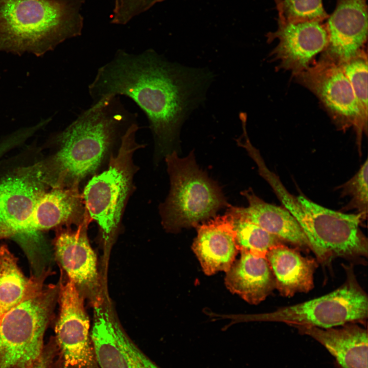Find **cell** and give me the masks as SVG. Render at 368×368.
Listing matches in <instances>:
<instances>
[{
  "mask_svg": "<svg viewBox=\"0 0 368 368\" xmlns=\"http://www.w3.org/2000/svg\"><path fill=\"white\" fill-rule=\"evenodd\" d=\"M50 355H41L35 361L26 368H48Z\"/></svg>",
  "mask_w": 368,
  "mask_h": 368,
  "instance_id": "cell-28",
  "label": "cell"
},
{
  "mask_svg": "<svg viewBox=\"0 0 368 368\" xmlns=\"http://www.w3.org/2000/svg\"><path fill=\"white\" fill-rule=\"evenodd\" d=\"M122 0H115L114 2V7L113 11V13H114L118 9L120 6Z\"/></svg>",
  "mask_w": 368,
  "mask_h": 368,
  "instance_id": "cell-30",
  "label": "cell"
},
{
  "mask_svg": "<svg viewBox=\"0 0 368 368\" xmlns=\"http://www.w3.org/2000/svg\"><path fill=\"white\" fill-rule=\"evenodd\" d=\"M295 77L318 98L339 129L354 128L360 154L362 135L367 131L362 125L351 84L339 65L322 55Z\"/></svg>",
  "mask_w": 368,
  "mask_h": 368,
  "instance_id": "cell-9",
  "label": "cell"
},
{
  "mask_svg": "<svg viewBox=\"0 0 368 368\" xmlns=\"http://www.w3.org/2000/svg\"><path fill=\"white\" fill-rule=\"evenodd\" d=\"M340 328H320L294 326L299 332L309 336L324 346L340 368H367V330L354 323Z\"/></svg>",
  "mask_w": 368,
  "mask_h": 368,
  "instance_id": "cell-16",
  "label": "cell"
},
{
  "mask_svg": "<svg viewBox=\"0 0 368 368\" xmlns=\"http://www.w3.org/2000/svg\"><path fill=\"white\" fill-rule=\"evenodd\" d=\"M346 270L345 282L328 294L272 312L242 316L239 318L324 329L364 322L368 315L367 295L358 283L352 268L347 267Z\"/></svg>",
  "mask_w": 368,
  "mask_h": 368,
  "instance_id": "cell-8",
  "label": "cell"
},
{
  "mask_svg": "<svg viewBox=\"0 0 368 368\" xmlns=\"http://www.w3.org/2000/svg\"><path fill=\"white\" fill-rule=\"evenodd\" d=\"M48 186L47 169L41 164L21 168L0 180V239L25 235Z\"/></svg>",
  "mask_w": 368,
  "mask_h": 368,
  "instance_id": "cell-10",
  "label": "cell"
},
{
  "mask_svg": "<svg viewBox=\"0 0 368 368\" xmlns=\"http://www.w3.org/2000/svg\"><path fill=\"white\" fill-rule=\"evenodd\" d=\"M85 0H0V51L41 56L81 35Z\"/></svg>",
  "mask_w": 368,
  "mask_h": 368,
  "instance_id": "cell-3",
  "label": "cell"
},
{
  "mask_svg": "<svg viewBox=\"0 0 368 368\" xmlns=\"http://www.w3.org/2000/svg\"><path fill=\"white\" fill-rule=\"evenodd\" d=\"M139 128L138 123L129 128L122 137L117 154L111 155L107 168L89 180L82 195L85 209L97 222L106 245L115 238L132 188L136 169L133 155L143 146L136 141Z\"/></svg>",
  "mask_w": 368,
  "mask_h": 368,
  "instance_id": "cell-6",
  "label": "cell"
},
{
  "mask_svg": "<svg viewBox=\"0 0 368 368\" xmlns=\"http://www.w3.org/2000/svg\"><path fill=\"white\" fill-rule=\"evenodd\" d=\"M352 87L361 122L367 131V56L364 49L350 59L337 63Z\"/></svg>",
  "mask_w": 368,
  "mask_h": 368,
  "instance_id": "cell-23",
  "label": "cell"
},
{
  "mask_svg": "<svg viewBox=\"0 0 368 368\" xmlns=\"http://www.w3.org/2000/svg\"><path fill=\"white\" fill-rule=\"evenodd\" d=\"M26 140L24 133L19 131L0 142V158L6 153Z\"/></svg>",
  "mask_w": 368,
  "mask_h": 368,
  "instance_id": "cell-27",
  "label": "cell"
},
{
  "mask_svg": "<svg viewBox=\"0 0 368 368\" xmlns=\"http://www.w3.org/2000/svg\"><path fill=\"white\" fill-rule=\"evenodd\" d=\"M137 114L124 105L119 96L93 102L55 137L56 152L45 164L52 188H79L94 174L108 151L132 125Z\"/></svg>",
  "mask_w": 368,
  "mask_h": 368,
  "instance_id": "cell-2",
  "label": "cell"
},
{
  "mask_svg": "<svg viewBox=\"0 0 368 368\" xmlns=\"http://www.w3.org/2000/svg\"><path fill=\"white\" fill-rule=\"evenodd\" d=\"M326 20L328 42L322 55L339 63L364 49L367 36L366 0H337Z\"/></svg>",
  "mask_w": 368,
  "mask_h": 368,
  "instance_id": "cell-14",
  "label": "cell"
},
{
  "mask_svg": "<svg viewBox=\"0 0 368 368\" xmlns=\"http://www.w3.org/2000/svg\"><path fill=\"white\" fill-rule=\"evenodd\" d=\"M79 188H53L35 207L25 235L66 224L80 225L88 215Z\"/></svg>",
  "mask_w": 368,
  "mask_h": 368,
  "instance_id": "cell-18",
  "label": "cell"
},
{
  "mask_svg": "<svg viewBox=\"0 0 368 368\" xmlns=\"http://www.w3.org/2000/svg\"><path fill=\"white\" fill-rule=\"evenodd\" d=\"M367 173L368 160L366 159L354 176L340 187L342 196L350 198L346 209L357 210L363 219L367 213Z\"/></svg>",
  "mask_w": 368,
  "mask_h": 368,
  "instance_id": "cell-25",
  "label": "cell"
},
{
  "mask_svg": "<svg viewBox=\"0 0 368 368\" xmlns=\"http://www.w3.org/2000/svg\"><path fill=\"white\" fill-rule=\"evenodd\" d=\"M269 42L278 39L271 52L278 68L289 71L294 77L312 63L315 56L326 49L328 36L326 24L310 21L298 22L278 21V28L267 34Z\"/></svg>",
  "mask_w": 368,
  "mask_h": 368,
  "instance_id": "cell-13",
  "label": "cell"
},
{
  "mask_svg": "<svg viewBox=\"0 0 368 368\" xmlns=\"http://www.w3.org/2000/svg\"><path fill=\"white\" fill-rule=\"evenodd\" d=\"M166 161L171 187L159 212L168 232L195 226L229 206L220 188L198 167L193 152L180 158L174 151L166 155Z\"/></svg>",
  "mask_w": 368,
  "mask_h": 368,
  "instance_id": "cell-5",
  "label": "cell"
},
{
  "mask_svg": "<svg viewBox=\"0 0 368 368\" xmlns=\"http://www.w3.org/2000/svg\"><path fill=\"white\" fill-rule=\"evenodd\" d=\"M266 181L300 225L319 262L327 264L337 257H367V240L359 228L363 220L361 214L342 213L303 196L295 197L275 174L268 176Z\"/></svg>",
  "mask_w": 368,
  "mask_h": 368,
  "instance_id": "cell-4",
  "label": "cell"
},
{
  "mask_svg": "<svg viewBox=\"0 0 368 368\" xmlns=\"http://www.w3.org/2000/svg\"><path fill=\"white\" fill-rule=\"evenodd\" d=\"M105 299L94 307L90 338L100 368H160L133 342Z\"/></svg>",
  "mask_w": 368,
  "mask_h": 368,
  "instance_id": "cell-12",
  "label": "cell"
},
{
  "mask_svg": "<svg viewBox=\"0 0 368 368\" xmlns=\"http://www.w3.org/2000/svg\"><path fill=\"white\" fill-rule=\"evenodd\" d=\"M163 1L164 0H122L118 10L112 15L111 23L125 25L134 17Z\"/></svg>",
  "mask_w": 368,
  "mask_h": 368,
  "instance_id": "cell-26",
  "label": "cell"
},
{
  "mask_svg": "<svg viewBox=\"0 0 368 368\" xmlns=\"http://www.w3.org/2000/svg\"><path fill=\"white\" fill-rule=\"evenodd\" d=\"M329 16L324 8L322 0H282V19L278 21L324 22Z\"/></svg>",
  "mask_w": 368,
  "mask_h": 368,
  "instance_id": "cell-24",
  "label": "cell"
},
{
  "mask_svg": "<svg viewBox=\"0 0 368 368\" xmlns=\"http://www.w3.org/2000/svg\"><path fill=\"white\" fill-rule=\"evenodd\" d=\"M213 79L208 68L170 62L153 49L137 54L119 49L98 69L88 91L93 102L108 96L132 99L166 155L176 151L182 125L204 102Z\"/></svg>",
  "mask_w": 368,
  "mask_h": 368,
  "instance_id": "cell-1",
  "label": "cell"
},
{
  "mask_svg": "<svg viewBox=\"0 0 368 368\" xmlns=\"http://www.w3.org/2000/svg\"><path fill=\"white\" fill-rule=\"evenodd\" d=\"M278 12V19H281L282 18V0H274Z\"/></svg>",
  "mask_w": 368,
  "mask_h": 368,
  "instance_id": "cell-29",
  "label": "cell"
},
{
  "mask_svg": "<svg viewBox=\"0 0 368 368\" xmlns=\"http://www.w3.org/2000/svg\"><path fill=\"white\" fill-rule=\"evenodd\" d=\"M46 274L27 279L7 246L0 247V322L7 313L43 285Z\"/></svg>",
  "mask_w": 368,
  "mask_h": 368,
  "instance_id": "cell-21",
  "label": "cell"
},
{
  "mask_svg": "<svg viewBox=\"0 0 368 368\" xmlns=\"http://www.w3.org/2000/svg\"><path fill=\"white\" fill-rule=\"evenodd\" d=\"M266 258L272 272L275 289L283 296L307 293L314 287V273L317 264L314 259L283 244L271 248Z\"/></svg>",
  "mask_w": 368,
  "mask_h": 368,
  "instance_id": "cell-20",
  "label": "cell"
},
{
  "mask_svg": "<svg viewBox=\"0 0 368 368\" xmlns=\"http://www.w3.org/2000/svg\"><path fill=\"white\" fill-rule=\"evenodd\" d=\"M59 287L43 285L0 322V368H26L41 355Z\"/></svg>",
  "mask_w": 368,
  "mask_h": 368,
  "instance_id": "cell-7",
  "label": "cell"
},
{
  "mask_svg": "<svg viewBox=\"0 0 368 368\" xmlns=\"http://www.w3.org/2000/svg\"><path fill=\"white\" fill-rule=\"evenodd\" d=\"M88 215L75 230L60 232L55 241L56 257L80 294L93 307L105 300L96 254L89 243Z\"/></svg>",
  "mask_w": 368,
  "mask_h": 368,
  "instance_id": "cell-11",
  "label": "cell"
},
{
  "mask_svg": "<svg viewBox=\"0 0 368 368\" xmlns=\"http://www.w3.org/2000/svg\"><path fill=\"white\" fill-rule=\"evenodd\" d=\"M242 194L246 198L248 205L230 206L227 212L234 217L254 223L298 248L310 249L303 230L287 209L264 201L250 190L242 192Z\"/></svg>",
  "mask_w": 368,
  "mask_h": 368,
  "instance_id": "cell-17",
  "label": "cell"
},
{
  "mask_svg": "<svg viewBox=\"0 0 368 368\" xmlns=\"http://www.w3.org/2000/svg\"><path fill=\"white\" fill-rule=\"evenodd\" d=\"M192 245L204 272L209 275L226 272L234 262L238 250L230 215L214 217L197 228Z\"/></svg>",
  "mask_w": 368,
  "mask_h": 368,
  "instance_id": "cell-15",
  "label": "cell"
},
{
  "mask_svg": "<svg viewBox=\"0 0 368 368\" xmlns=\"http://www.w3.org/2000/svg\"><path fill=\"white\" fill-rule=\"evenodd\" d=\"M225 283L233 293L257 305L275 289L274 277L266 257L241 250V256L227 271Z\"/></svg>",
  "mask_w": 368,
  "mask_h": 368,
  "instance_id": "cell-19",
  "label": "cell"
},
{
  "mask_svg": "<svg viewBox=\"0 0 368 368\" xmlns=\"http://www.w3.org/2000/svg\"><path fill=\"white\" fill-rule=\"evenodd\" d=\"M229 215L233 220L238 249L247 250L255 255L266 257L271 248L283 244V240L259 226Z\"/></svg>",
  "mask_w": 368,
  "mask_h": 368,
  "instance_id": "cell-22",
  "label": "cell"
}]
</instances>
